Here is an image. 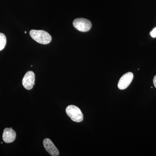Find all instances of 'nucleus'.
<instances>
[{
    "label": "nucleus",
    "instance_id": "nucleus-2",
    "mask_svg": "<svg viewBox=\"0 0 156 156\" xmlns=\"http://www.w3.org/2000/svg\"><path fill=\"white\" fill-rule=\"evenodd\" d=\"M66 114L71 120L76 122H81L83 120V115L78 107L73 105H69L66 109Z\"/></svg>",
    "mask_w": 156,
    "mask_h": 156
},
{
    "label": "nucleus",
    "instance_id": "nucleus-7",
    "mask_svg": "<svg viewBox=\"0 0 156 156\" xmlns=\"http://www.w3.org/2000/svg\"><path fill=\"white\" fill-rule=\"evenodd\" d=\"M3 140L7 143L14 142L16 137L15 131L11 128H6L3 134Z\"/></svg>",
    "mask_w": 156,
    "mask_h": 156
},
{
    "label": "nucleus",
    "instance_id": "nucleus-11",
    "mask_svg": "<svg viewBox=\"0 0 156 156\" xmlns=\"http://www.w3.org/2000/svg\"><path fill=\"white\" fill-rule=\"evenodd\" d=\"M25 34H26V33H27V32H26V31H25Z\"/></svg>",
    "mask_w": 156,
    "mask_h": 156
},
{
    "label": "nucleus",
    "instance_id": "nucleus-4",
    "mask_svg": "<svg viewBox=\"0 0 156 156\" xmlns=\"http://www.w3.org/2000/svg\"><path fill=\"white\" fill-rule=\"evenodd\" d=\"M35 80L34 73L31 71L27 72L23 79V86L27 90H30L35 85Z\"/></svg>",
    "mask_w": 156,
    "mask_h": 156
},
{
    "label": "nucleus",
    "instance_id": "nucleus-3",
    "mask_svg": "<svg viewBox=\"0 0 156 156\" xmlns=\"http://www.w3.org/2000/svg\"><path fill=\"white\" fill-rule=\"evenodd\" d=\"M73 25L75 28L81 32H87L92 27V23L88 20L85 18H77L74 20Z\"/></svg>",
    "mask_w": 156,
    "mask_h": 156
},
{
    "label": "nucleus",
    "instance_id": "nucleus-9",
    "mask_svg": "<svg viewBox=\"0 0 156 156\" xmlns=\"http://www.w3.org/2000/svg\"><path fill=\"white\" fill-rule=\"evenodd\" d=\"M150 34L152 37H156V27L151 32Z\"/></svg>",
    "mask_w": 156,
    "mask_h": 156
},
{
    "label": "nucleus",
    "instance_id": "nucleus-5",
    "mask_svg": "<svg viewBox=\"0 0 156 156\" xmlns=\"http://www.w3.org/2000/svg\"><path fill=\"white\" fill-rule=\"evenodd\" d=\"M133 78L134 75L132 73L128 72L125 74L120 78L118 84V88L121 90L126 89L131 83Z\"/></svg>",
    "mask_w": 156,
    "mask_h": 156
},
{
    "label": "nucleus",
    "instance_id": "nucleus-10",
    "mask_svg": "<svg viewBox=\"0 0 156 156\" xmlns=\"http://www.w3.org/2000/svg\"><path fill=\"white\" fill-rule=\"evenodd\" d=\"M153 83L154 85V87H155V88H156V75L154 77Z\"/></svg>",
    "mask_w": 156,
    "mask_h": 156
},
{
    "label": "nucleus",
    "instance_id": "nucleus-1",
    "mask_svg": "<svg viewBox=\"0 0 156 156\" xmlns=\"http://www.w3.org/2000/svg\"><path fill=\"white\" fill-rule=\"evenodd\" d=\"M30 34L35 41L42 44H48L52 41L50 34L45 31L32 30L30 31Z\"/></svg>",
    "mask_w": 156,
    "mask_h": 156
},
{
    "label": "nucleus",
    "instance_id": "nucleus-8",
    "mask_svg": "<svg viewBox=\"0 0 156 156\" xmlns=\"http://www.w3.org/2000/svg\"><path fill=\"white\" fill-rule=\"evenodd\" d=\"M7 39L5 35L0 33V51L3 50L5 47Z\"/></svg>",
    "mask_w": 156,
    "mask_h": 156
},
{
    "label": "nucleus",
    "instance_id": "nucleus-6",
    "mask_svg": "<svg viewBox=\"0 0 156 156\" xmlns=\"http://www.w3.org/2000/svg\"><path fill=\"white\" fill-rule=\"evenodd\" d=\"M43 144L45 149L51 155L57 156L59 155V151L54 144L49 138H46L43 141Z\"/></svg>",
    "mask_w": 156,
    "mask_h": 156
}]
</instances>
